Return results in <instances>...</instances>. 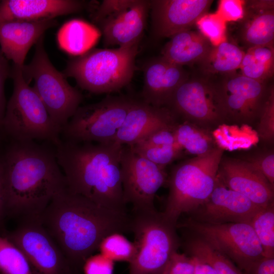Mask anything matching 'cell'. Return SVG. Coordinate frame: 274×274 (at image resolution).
I'll return each instance as SVG.
<instances>
[{
    "mask_svg": "<svg viewBox=\"0 0 274 274\" xmlns=\"http://www.w3.org/2000/svg\"><path fill=\"white\" fill-rule=\"evenodd\" d=\"M39 222L73 268L79 272L105 238L131 231L128 213L101 207L67 187L53 198Z\"/></svg>",
    "mask_w": 274,
    "mask_h": 274,
    "instance_id": "cell-1",
    "label": "cell"
},
{
    "mask_svg": "<svg viewBox=\"0 0 274 274\" xmlns=\"http://www.w3.org/2000/svg\"><path fill=\"white\" fill-rule=\"evenodd\" d=\"M3 153L6 217L39 222L53 198L66 187L55 149L34 141H10Z\"/></svg>",
    "mask_w": 274,
    "mask_h": 274,
    "instance_id": "cell-2",
    "label": "cell"
},
{
    "mask_svg": "<svg viewBox=\"0 0 274 274\" xmlns=\"http://www.w3.org/2000/svg\"><path fill=\"white\" fill-rule=\"evenodd\" d=\"M123 145L63 140L55 146L66 187L108 209L128 213L123 197L120 158Z\"/></svg>",
    "mask_w": 274,
    "mask_h": 274,
    "instance_id": "cell-3",
    "label": "cell"
},
{
    "mask_svg": "<svg viewBox=\"0 0 274 274\" xmlns=\"http://www.w3.org/2000/svg\"><path fill=\"white\" fill-rule=\"evenodd\" d=\"M223 154V150L214 147L173 167L162 212L168 221L177 225L182 214H190L207 200L215 187Z\"/></svg>",
    "mask_w": 274,
    "mask_h": 274,
    "instance_id": "cell-4",
    "label": "cell"
},
{
    "mask_svg": "<svg viewBox=\"0 0 274 274\" xmlns=\"http://www.w3.org/2000/svg\"><path fill=\"white\" fill-rule=\"evenodd\" d=\"M139 43L113 49H91L70 59L63 73L82 89L95 94L117 91L131 81Z\"/></svg>",
    "mask_w": 274,
    "mask_h": 274,
    "instance_id": "cell-5",
    "label": "cell"
},
{
    "mask_svg": "<svg viewBox=\"0 0 274 274\" xmlns=\"http://www.w3.org/2000/svg\"><path fill=\"white\" fill-rule=\"evenodd\" d=\"M21 67L13 64L11 69L14 88L6 105L2 139L39 140L55 146L61 140V129L53 121L35 89L25 80Z\"/></svg>",
    "mask_w": 274,
    "mask_h": 274,
    "instance_id": "cell-6",
    "label": "cell"
},
{
    "mask_svg": "<svg viewBox=\"0 0 274 274\" xmlns=\"http://www.w3.org/2000/svg\"><path fill=\"white\" fill-rule=\"evenodd\" d=\"M131 216L136 254L129 274H163L180 245L177 225L156 210Z\"/></svg>",
    "mask_w": 274,
    "mask_h": 274,
    "instance_id": "cell-7",
    "label": "cell"
},
{
    "mask_svg": "<svg viewBox=\"0 0 274 274\" xmlns=\"http://www.w3.org/2000/svg\"><path fill=\"white\" fill-rule=\"evenodd\" d=\"M43 39V36L36 44L31 61L24 64L21 71L28 84L34 81L33 88L53 121L61 129L79 107L83 96L52 64L45 49Z\"/></svg>",
    "mask_w": 274,
    "mask_h": 274,
    "instance_id": "cell-8",
    "label": "cell"
},
{
    "mask_svg": "<svg viewBox=\"0 0 274 274\" xmlns=\"http://www.w3.org/2000/svg\"><path fill=\"white\" fill-rule=\"evenodd\" d=\"M134 99L109 95L98 102L79 107L61 128V139L76 143L114 141Z\"/></svg>",
    "mask_w": 274,
    "mask_h": 274,
    "instance_id": "cell-9",
    "label": "cell"
},
{
    "mask_svg": "<svg viewBox=\"0 0 274 274\" xmlns=\"http://www.w3.org/2000/svg\"><path fill=\"white\" fill-rule=\"evenodd\" d=\"M187 228L230 260L243 272L263 258L260 242L248 223L210 224L189 219L177 227Z\"/></svg>",
    "mask_w": 274,
    "mask_h": 274,
    "instance_id": "cell-10",
    "label": "cell"
},
{
    "mask_svg": "<svg viewBox=\"0 0 274 274\" xmlns=\"http://www.w3.org/2000/svg\"><path fill=\"white\" fill-rule=\"evenodd\" d=\"M176 119L204 126L226 120L215 81L195 72L175 90L165 107Z\"/></svg>",
    "mask_w": 274,
    "mask_h": 274,
    "instance_id": "cell-11",
    "label": "cell"
},
{
    "mask_svg": "<svg viewBox=\"0 0 274 274\" xmlns=\"http://www.w3.org/2000/svg\"><path fill=\"white\" fill-rule=\"evenodd\" d=\"M120 167L124 200L132 213L156 210L154 198L166 181L164 168L135 153L130 145L123 146Z\"/></svg>",
    "mask_w": 274,
    "mask_h": 274,
    "instance_id": "cell-12",
    "label": "cell"
},
{
    "mask_svg": "<svg viewBox=\"0 0 274 274\" xmlns=\"http://www.w3.org/2000/svg\"><path fill=\"white\" fill-rule=\"evenodd\" d=\"M213 79L226 120L248 124L258 119L272 85L237 71Z\"/></svg>",
    "mask_w": 274,
    "mask_h": 274,
    "instance_id": "cell-13",
    "label": "cell"
},
{
    "mask_svg": "<svg viewBox=\"0 0 274 274\" xmlns=\"http://www.w3.org/2000/svg\"><path fill=\"white\" fill-rule=\"evenodd\" d=\"M25 255L37 274H73L75 270L39 222H24L3 235Z\"/></svg>",
    "mask_w": 274,
    "mask_h": 274,
    "instance_id": "cell-14",
    "label": "cell"
},
{
    "mask_svg": "<svg viewBox=\"0 0 274 274\" xmlns=\"http://www.w3.org/2000/svg\"><path fill=\"white\" fill-rule=\"evenodd\" d=\"M226 40L244 52L257 46L274 44V1H243V14L226 22Z\"/></svg>",
    "mask_w": 274,
    "mask_h": 274,
    "instance_id": "cell-15",
    "label": "cell"
},
{
    "mask_svg": "<svg viewBox=\"0 0 274 274\" xmlns=\"http://www.w3.org/2000/svg\"><path fill=\"white\" fill-rule=\"evenodd\" d=\"M213 1H150L152 31L157 38H170L192 29L198 20L208 14Z\"/></svg>",
    "mask_w": 274,
    "mask_h": 274,
    "instance_id": "cell-16",
    "label": "cell"
},
{
    "mask_svg": "<svg viewBox=\"0 0 274 274\" xmlns=\"http://www.w3.org/2000/svg\"><path fill=\"white\" fill-rule=\"evenodd\" d=\"M260 208L218 179L207 200L190 213L195 221L210 224L248 223Z\"/></svg>",
    "mask_w": 274,
    "mask_h": 274,
    "instance_id": "cell-17",
    "label": "cell"
},
{
    "mask_svg": "<svg viewBox=\"0 0 274 274\" xmlns=\"http://www.w3.org/2000/svg\"><path fill=\"white\" fill-rule=\"evenodd\" d=\"M218 179L260 208L274 202V187L247 161L221 160Z\"/></svg>",
    "mask_w": 274,
    "mask_h": 274,
    "instance_id": "cell-18",
    "label": "cell"
},
{
    "mask_svg": "<svg viewBox=\"0 0 274 274\" xmlns=\"http://www.w3.org/2000/svg\"><path fill=\"white\" fill-rule=\"evenodd\" d=\"M142 100L156 107H165L177 88L189 77L183 66L162 56L147 60L143 65Z\"/></svg>",
    "mask_w": 274,
    "mask_h": 274,
    "instance_id": "cell-19",
    "label": "cell"
},
{
    "mask_svg": "<svg viewBox=\"0 0 274 274\" xmlns=\"http://www.w3.org/2000/svg\"><path fill=\"white\" fill-rule=\"evenodd\" d=\"M178 121L165 107H156L142 99H134L114 141L124 145H132L161 128Z\"/></svg>",
    "mask_w": 274,
    "mask_h": 274,
    "instance_id": "cell-20",
    "label": "cell"
},
{
    "mask_svg": "<svg viewBox=\"0 0 274 274\" xmlns=\"http://www.w3.org/2000/svg\"><path fill=\"white\" fill-rule=\"evenodd\" d=\"M150 1L135 0L129 8L99 23L106 47L124 46L140 42L145 28Z\"/></svg>",
    "mask_w": 274,
    "mask_h": 274,
    "instance_id": "cell-21",
    "label": "cell"
},
{
    "mask_svg": "<svg viewBox=\"0 0 274 274\" xmlns=\"http://www.w3.org/2000/svg\"><path fill=\"white\" fill-rule=\"evenodd\" d=\"M56 24L55 19L1 23L0 49L7 59L12 60L15 65L22 66L31 46L47 30Z\"/></svg>",
    "mask_w": 274,
    "mask_h": 274,
    "instance_id": "cell-22",
    "label": "cell"
},
{
    "mask_svg": "<svg viewBox=\"0 0 274 274\" xmlns=\"http://www.w3.org/2000/svg\"><path fill=\"white\" fill-rule=\"evenodd\" d=\"M85 6L83 1L76 0H3L0 2V23L54 19L79 12Z\"/></svg>",
    "mask_w": 274,
    "mask_h": 274,
    "instance_id": "cell-23",
    "label": "cell"
},
{
    "mask_svg": "<svg viewBox=\"0 0 274 274\" xmlns=\"http://www.w3.org/2000/svg\"><path fill=\"white\" fill-rule=\"evenodd\" d=\"M169 38L161 50V56L182 66L196 65L214 46L199 31L192 29L178 32Z\"/></svg>",
    "mask_w": 274,
    "mask_h": 274,
    "instance_id": "cell-24",
    "label": "cell"
},
{
    "mask_svg": "<svg viewBox=\"0 0 274 274\" xmlns=\"http://www.w3.org/2000/svg\"><path fill=\"white\" fill-rule=\"evenodd\" d=\"M174 125L158 129L130 146L139 155L165 168L183 151L176 141Z\"/></svg>",
    "mask_w": 274,
    "mask_h": 274,
    "instance_id": "cell-25",
    "label": "cell"
},
{
    "mask_svg": "<svg viewBox=\"0 0 274 274\" xmlns=\"http://www.w3.org/2000/svg\"><path fill=\"white\" fill-rule=\"evenodd\" d=\"M245 52L227 40L213 46L206 57L196 66L195 73L215 78L238 71Z\"/></svg>",
    "mask_w": 274,
    "mask_h": 274,
    "instance_id": "cell-26",
    "label": "cell"
},
{
    "mask_svg": "<svg viewBox=\"0 0 274 274\" xmlns=\"http://www.w3.org/2000/svg\"><path fill=\"white\" fill-rule=\"evenodd\" d=\"M101 35L100 30L94 25L80 19H73L59 28L57 41L62 50L79 56L92 49Z\"/></svg>",
    "mask_w": 274,
    "mask_h": 274,
    "instance_id": "cell-27",
    "label": "cell"
},
{
    "mask_svg": "<svg viewBox=\"0 0 274 274\" xmlns=\"http://www.w3.org/2000/svg\"><path fill=\"white\" fill-rule=\"evenodd\" d=\"M238 70L249 78L269 81L274 73L273 45L257 46L247 50Z\"/></svg>",
    "mask_w": 274,
    "mask_h": 274,
    "instance_id": "cell-28",
    "label": "cell"
},
{
    "mask_svg": "<svg viewBox=\"0 0 274 274\" xmlns=\"http://www.w3.org/2000/svg\"><path fill=\"white\" fill-rule=\"evenodd\" d=\"M184 243L185 250L190 257L207 263L216 274H243L230 260L198 236L189 237Z\"/></svg>",
    "mask_w": 274,
    "mask_h": 274,
    "instance_id": "cell-29",
    "label": "cell"
},
{
    "mask_svg": "<svg viewBox=\"0 0 274 274\" xmlns=\"http://www.w3.org/2000/svg\"><path fill=\"white\" fill-rule=\"evenodd\" d=\"M212 136L217 147L223 151L248 149L259 140L257 131L247 124L239 126L223 123L214 130Z\"/></svg>",
    "mask_w": 274,
    "mask_h": 274,
    "instance_id": "cell-30",
    "label": "cell"
},
{
    "mask_svg": "<svg viewBox=\"0 0 274 274\" xmlns=\"http://www.w3.org/2000/svg\"><path fill=\"white\" fill-rule=\"evenodd\" d=\"M174 132L178 144L189 154L199 156L214 148L212 135L190 122H177Z\"/></svg>",
    "mask_w": 274,
    "mask_h": 274,
    "instance_id": "cell-31",
    "label": "cell"
},
{
    "mask_svg": "<svg viewBox=\"0 0 274 274\" xmlns=\"http://www.w3.org/2000/svg\"><path fill=\"white\" fill-rule=\"evenodd\" d=\"M249 224L260 242L263 256L274 258V202L260 208Z\"/></svg>",
    "mask_w": 274,
    "mask_h": 274,
    "instance_id": "cell-32",
    "label": "cell"
},
{
    "mask_svg": "<svg viewBox=\"0 0 274 274\" xmlns=\"http://www.w3.org/2000/svg\"><path fill=\"white\" fill-rule=\"evenodd\" d=\"M0 274H37L23 252L1 234Z\"/></svg>",
    "mask_w": 274,
    "mask_h": 274,
    "instance_id": "cell-33",
    "label": "cell"
},
{
    "mask_svg": "<svg viewBox=\"0 0 274 274\" xmlns=\"http://www.w3.org/2000/svg\"><path fill=\"white\" fill-rule=\"evenodd\" d=\"M98 249L101 254L114 261L130 262L136 254L134 243L128 241L121 233H114L105 238Z\"/></svg>",
    "mask_w": 274,
    "mask_h": 274,
    "instance_id": "cell-34",
    "label": "cell"
},
{
    "mask_svg": "<svg viewBox=\"0 0 274 274\" xmlns=\"http://www.w3.org/2000/svg\"><path fill=\"white\" fill-rule=\"evenodd\" d=\"M196 26L214 46L226 40V22L217 13L204 15L198 20Z\"/></svg>",
    "mask_w": 274,
    "mask_h": 274,
    "instance_id": "cell-35",
    "label": "cell"
},
{
    "mask_svg": "<svg viewBox=\"0 0 274 274\" xmlns=\"http://www.w3.org/2000/svg\"><path fill=\"white\" fill-rule=\"evenodd\" d=\"M257 132L264 141H271L274 136V88L270 87L268 96L259 115Z\"/></svg>",
    "mask_w": 274,
    "mask_h": 274,
    "instance_id": "cell-36",
    "label": "cell"
},
{
    "mask_svg": "<svg viewBox=\"0 0 274 274\" xmlns=\"http://www.w3.org/2000/svg\"><path fill=\"white\" fill-rule=\"evenodd\" d=\"M135 0H104L97 7L92 20L99 23L103 19L130 7Z\"/></svg>",
    "mask_w": 274,
    "mask_h": 274,
    "instance_id": "cell-37",
    "label": "cell"
},
{
    "mask_svg": "<svg viewBox=\"0 0 274 274\" xmlns=\"http://www.w3.org/2000/svg\"><path fill=\"white\" fill-rule=\"evenodd\" d=\"M195 261L191 257L175 253L163 274H194Z\"/></svg>",
    "mask_w": 274,
    "mask_h": 274,
    "instance_id": "cell-38",
    "label": "cell"
},
{
    "mask_svg": "<svg viewBox=\"0 0 274 274\" xmlns=\"http://www.w3.org/2000/svg\"><path fill=\"white\" fill-rule=\"evenodd\" d=\"M82 269L84 274H113L114 261L101 254L91 256Z\"/></svg>",
    "mask_w": 274,
    "mask_h": 274,
    "instance_id": "cell-39",
    "label": "cell"
},
{
    "mask_svg": "<svg viewBox=\"0 0 274 274\" xmlns=\"http://www.w3.org/2000/svg\"><path fill=\"white\" fill-rule=\"evenodd\" d=\"M247 161L274 187V154L273 152L254 157Z\"/></svg>",
    "mask_w": 274,
    "mask_h": 274,
    "instance_id": "cell-40",
    "label": "cell"
},
{
    "mask_svg": "<svg viewBox=\"0 0 274 274\" xmlns=\"http://www.w3.org/2000/svg\"><path fill=\"white\" fill-rule=\"evenodd\" d=\"M219 14L226 22L235 21L243 14V1L221 0L219 2Z\"/></svg>",
    "mask_w": 274,
    "mask_h": 274,
    "instance_id": "cell-41",
    "label": "cell"
},
{
    "mask_svg": "<svg viewBox=\"0 0 274 274\" xmlns=\"http://www.w3.org/2000/svg\"><path fill=\"white\" fill-rule=\"evenodd\" d=\"M11 70L7 59L0 49V137L3 138V123L5 116L6 102L4 93V85L7 77L10 75Z\"/></svg>",
    "mask_w": 274,
    "mask_h": 274,
    "instance_id": "cell-42",
    "label": "cell"
},
{
    "mask_svg": "<svg viewBox=\"0 0 274 274\" xmlns=\"http://www.w3.org/2000/svg\"><path fill=\"white\" fill-rule=\"evenodd\" d=\"M6 214V192L3 151L0 150V234L4 235L7 230L5 226Z\"/></svg>",
    "mask_w": 274,
    "mask_h": 274,
    "instance_id": "cell-43",
    "label": "cell"
},
{
    "mask_svg": "<svg viewBox=\"0 0 274 274\" xmlns=\"http://www.w3.org/2000/svg\"><path fill=\"white\" fill-rule=\"evenodd\" d=\"M243 274H274V258L263 257Z\"/></svg>",
    "mask_w": 274,
    "mask_h": 274,
    "instance_id": "cell-44",
    "label": "cell"
},
{
    "mask_svg": "<svg viewBox=\"0 0 274 274\" xmlns=\"http://www.w3.org/2000/svg\"><path fill=\"white\" fill-rule=\"evenodd\" d=\"M192 258L195 261L194 274H216L210 265L195 258Z\"/></svg>",
    "mask_w": 274,
    "mask_h": 274,
    "instance_id": "cell-45",
    "label": "cell"
},
{
    "mask_svg": "<svg viewBox=\"0 0 274 274\" xmlns=\"http://www.w3.org/2000/svg\"><path fill=\"white\" fill-rule=\"evenodd\" d=\"M73 274H81V273H80V272H75Z\"/></svg>",
    "mask_w": 274,
    "mask_h": 274,
    "instance_id": "cell-46",
    "label": "cell"
}]
</instances>
